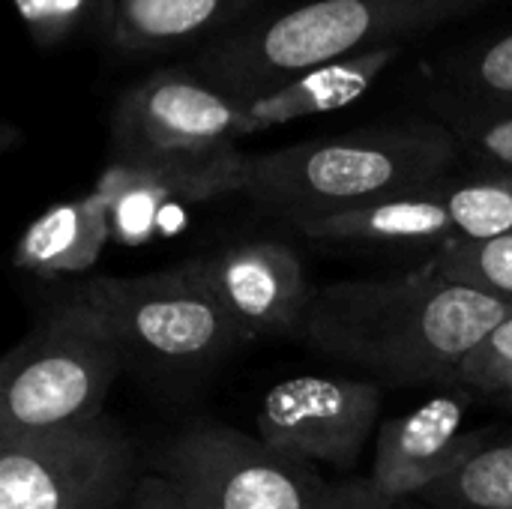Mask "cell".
Listing matches in <instances>:
<instances>
[{
  "label": "cell",
  "instance_id": "obj_12",
  "mask_svg": "<svg viewBox=\"0 0 512 509\" xmlns=\"http://www.w3.org/2000/svg\"><path fill=\"white\" fill-rule=\"evenodd\" d=\"M114 222L108 204L90 192L42 210L15 240L12 264L24 273L57 279L99 264Z\"/></svg>",
  "mask_w": 512,
  "mask_h": 509
},
{
  "label": "cell",
  "instance_id": "obj_20",
  "mask_svg": "<svg viewBox=\"0 0 512 509\" xmlns=\"http://www.w3.org/2000/svg\"><path fill=\"white\" fill-rule=\"evenodd\" d=\"M15 3L39 42H60L96 18L108 30L111 0H15Z\"/></svg>",
  "mask_w": 512,
  "mask_h": 509
},
{
  "label": "cell",
  "instance_id": "obj_21",
  "mask_svg": "<svg viewBox=\"0 0 512 509\" xmlns=\"http://www.w3.org/2000/svg\"><path fill=\"white\" fill-rule=\"evenodd\" d=\"M456 141H465L480 159H486L489 174H512V111L471 108L456 114Z\"/></svg>",
  "mask_w": 512,
  "mask_h": 509
},
{
  "label": "cell",
  "instance_id": "obj_18",
  "mask_svg": "<svg viewBox=\"0 0 512 509\" xmlns=\"http://www.w3.org/2000/svg\"><path fill=\"white\" fill-rule=\"evenodd\" d=\"M456 93L471 108L512 111V33L453 66Z\"/></svg>",
  "mask_w": 512,
  "mask_h": 509
},
{
  "label": "cell",
  "instance_id": "obj_11",
  "mask_svg": "<svg viewBox=\"0 0 512 509\" xmlns=\"http://www.w3.org/2000/svg\"><path fill=\"white\" fill-rule=\"evenodd\" d=\"M468 390L456 387L393 417L375 444L369 489L387 501H411L447 480L483 441L486 432H465Z\"/></svg>",
  "mask_w": 512,
  "mask_h": 509
},
{
  "label": "cell",
  "instance_id": "obj_22",
  "mask_svg": "<svg viewBox=\"0 0 512 509\" xmlns=\"http://www.w3.org/2000/svg\"><path fill=\"white\" fill-rule=\"evenodd\" d=\"M123 509H189L186 501L180 498V492L162 477V474H153V477H144L135 483L129 501Z\"/></svg>",
  "mask_w": 512,
  "mask_h": 509
},
{
  "label": "cell",
  "instance_id": "obj_9",
  "mask_svg": "<svg viewBox=\"0 0 512 509\" xmlns=\"http://www.w3.org/2000/svg\"><path fill=\"white\" fill-rule=\"evenodd\" d=\"M381 384L330 375L279 381L258 408V438L303 465L351 468L375 432Z\"/></svg>",
  "mask_w": 512,
  "mask_h": 509
},
{
  "label": "cell",
  "instance_id": "obj_15",
  "mask_svg": "<svg viewBox=\"0 0 512 509\" xmlns=\"http://www.w3.org/2000/svg\"><path fill=\"white\" fill-rule=\"evenodd\" d=\"M240 6L243 0H111L108 36L123 51H162L210 33Z\"/></svg>",
  "mask_w": 512,
  "mask_h": 509
},
{
  "label": "cell",
  "instance_id": "obj_4",
  "mask_svg": "<svg viewBox=\"0 0 512 509\" xmlns=\"http://www.w3.org/2000/svg\"><path fill=\"white\" fill-rule=\"evenodd\" d=\"M123 351L75 297L18 342L0 372V438H30L102 420Z\"/></svg>",
  "mask_w": 512,
  "mask_h": 509
},
{
  "label": "cell",
  "instance_id": "obj_23",
  "mask_svg": "<svg viewBox=\"0 0 512 509\" xmlns=\"http://www.w3.org/2000/svg\"><path fill=\"white\" fill-rule=\"evenodd\" d=\"M330 509H414L408 501H387L369 489V483H354V486H339L333 495Z\"/></svg>",
  "mask_w": 512,
  "mask_h": 509
},
{
  "label": "cell",
  "instance_id": "obj_7",
  "mask_svg": "<svg viewBox=\"0 0 512 509\" xmlns=\"http://www.w3.org/2000/svg\"><path fill=\"white\" fill-rule=\"evenodd\" d=\"M159 474L189 509H330L336 495L312 465L222 423H195L177 435Z\"/></svg>",
  "mask_w": 512,
  "mask_h": 509
},
{
  "label": "cell",
  "instance_id": "obj_13",
  "mask_svg": "<svg viewBox=\"0 0 512 509\" xmlns=\"http://www.w3.org/2000/svg\"><path fill=\"white\" fill-rule=\"evenodd\" d=\"M306 237L324 243H396V246H444L459 240V219L450 204L447 180L429 189L348 210L303 228Z\"/></svg>",
  "mask_w": 512,
  "mask_h": 509
},
{
  "label": "cell",
  "instance_id": "obj_19",
  "mask_svg": "<svg viewBox=\"0 0 512 509\" xmlns=\"http://www.w3.org/2000/svg\"><path fill=\"white\" fill-rule=\"evenodd\" d=\"M456 387L512 402V315H507L462 363Z\"/></svg>",
  "mask_w": 512,
  "mask_h": 509
},
{
  "label": "cell",
  "instance_id": "obj_1",
  "mask_svg": "<svg viewBox=\"0 0 512 509\" xmlns=\"http://www.w3.org/2000/svg\"><path fill=\"white\" fill-rule=\"evenodd\" d=\"M498 303L447 279L432 261L393 279H348L315 291L300 336L387 387H456L468 354L507 318Z\"/></svg>",
  "mask_w": 512,
  "mask_h": 509
},
{
  "label": "cell",
  "instance_id": "obj_6",
  "mask_svg": "<svg viewBox=\"0 0 512 509\" xmlns=\"http://www.w3.org/2000/svg\"><path fill=\"white\" fill-rule=\"evenodd\" d=\"M78 300L108 327L126 357L156 366H207L243 342L198 258L147 276L93 279Z\"/></svg>",
  "mask_w": 512,
  "mask_h": 509
},
{
  "label": "cell",
  "instance_id": "obj_16",
  "mask_svg": "<svg viewBox=\"0 0 512 509\" xmlns=\"http://www.w3.org/2000/svg\"><path fill=\"white\" fill-rule=\"evenodd\" d=\"M435 509H512V435L486 441L438 486L420 495Z\"/></svg>",
  "mask_w": 512,
  "mask_h": 509
},
{
  "label": "cell",
  "instance_id": "obj_10",
  "mask_svg": "<svg viewBox=\"0 0 512 509\" xmlns=\"http://www.w3.org/2000/svg\"><path fill=\"white\" fill-rule=\"evenodd\" d=\"M204 279L243 339L300 333L315 291L282 240H240L198 258Z\"/></svg>",
  "mask_w": 512,
  "mask_h": 509
},
{
  "label": "cell",
  "instance_id": "obj_5",
  "mask_svg": "<svg viewBox=\"0 0 512 509\" xmlns=\"http://www.w3.org/2000/svg\"><path fill=\"white\" fill-rule=\"evenodd\" d=\"M243 108L186 72H156L126 90L111 117L114 162L183 177L225 180L243 192Z\"/></svg>",
  "mask_w": 512,
  "mask_h": 509
},
{
  "label": "cell",
  "instance_id": "obj_17",
  "mask_svg": "<svg viewBox=\"0 0 512 509\" xmlns=\"http://www.w3.org/2000/svg\"><path fill=\"white\" fill-rule=\"evenodd\" d=\"M447 279L512 306V234L492 240H453L429 258Z\"/></svg>",
  "mask_w": 512,
  "mask_h": 509
},
{
  "label": "cell",
  "instance_id": "obj_14",
  "mask_svg": "<svg viewBox=\"0 0 512 509\" xmlns=\"http://www.w3.org/2000/svg\"><path fill=\"white\" fill-rule=\"evenodd\" d=\"M396 54H399V48H378L369 54H357V57L312 69V72L288 81L285 87H279L249 105H240L246 135L270 129V126H282V123H294L303 117L339 111V108L357 102L360 96H366V90L375 84V78L396 60Z\"/></svg>",
  "mask_w": 512,
  "mask_h": 509
},
{
  "label": "cell",
  "instance_id": "obj_8",
  "mask_svg": "<svg viewBox=\"0 0 512 509\" xmlns=\"http://www.w3.org/2000/svg\"><path fill=\"white\" fill-rule=\"evenodd\" d=\"M126 435L105 417L78 429L0 438V509H123L135 483Z\"/></svg>",
  "mask_w": 512,
  "mask_h": 509
},
{
  "label": "cell",
  "instance_id": "obj_3",
  "mask_svg": "<svg viewBox=\"0 0 512 509\" xmlns=\"http://www.w3.org/2000/svg\"><path fill=\"white\" fill-rule=\"evenodd\" d=\"M495 0H312L210 42L195 66L213 90L249 105L288 81L378 48H399Z\"/></svg>",
  "mask_w": 512,
  "mask_h": 509
},
{
  "label": "cell",
  "instance_id": "obj_2",
  "mask_svg": "<svg viewBox=\"0 0 512 509\" xmlns=\"http://www.w3.org/2000/svg\"><path fill=\"white\" fill-rule=\"evenodd\" d=\"M459 141L438 123L369 126L246 156L243 192L300 231L321 219L444 183Z\"/></svg>",
  "mask_w": 512,
  "mask_h": 509
}]
</instances>
